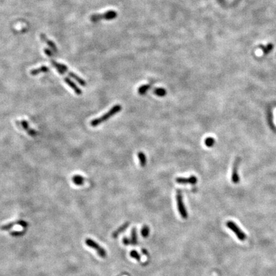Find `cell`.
<instances>
[{"mask_svg":"<svg viewBox=\"0 0 276 276\" xmlns=\"http://www.w3.org/2000/svg\"><path fill=\"white\" fill-rule=\"evenodd\" d=\"M121 110H122V106L119 104H116L113 107H112L111 108V110L109 111L106 112L104 115L100 116L99 118H95V119L92 120L90 122V125L93 127L102 124V123L107 121V120H109L111 117L117 114V113L119 112Z\"/></svg>","mask_w":276,"mask_h":276,"instance_id":"1","label":"cell"},{"mask_svg":"<svg viewBox=\"0 0 276 276\" xmlns=\"http://www.w3.org/2000/svg\"><path fill=\"white\" fill-rule=\"evenodd\" d=\"M50 58H51V63L53 65L54 67H58L60 68H61L64 72L67 73V74H68V76H70V77L73 78L74 80H75L79 84H80V85H81L82 86H85L86 85V82H85V80H82V79L80 77H79L77 75L75 74L74 73H73L72 72L69 70L68 68H67V67L66 65H63V64H62V63H59L55 62L52 58V57H50Z\"/></svg>","mask_w":276,"mask_h":276,"instance_id":"2","label":"cell"},{"mask_svg":"<svg viewBox=\"0 0 276 276\" xmlns=\"http://www.w3.org/2000/svg\"><path fill=\"white\" fill-rule=\"evenodd\" d=\"M176 205L178 210L182 218L187 219L188 217V214L186 210L185 206L184 200H183V196H182V191L179 189L176 190Z\"/></svg>","mask_w":276,"mask_h":276,"instance_id":"3","label":"cell"},{"mask_svg":"<svg viewBox=\"0 0 276 276\" xmlns=\"http://www.w3.org/2000/svg\"><path fill=\"white\" fill-rule=\"evenodd\" d=\"M85 244H86V245L87 246H88V247L92 248V249H93L95 250V251L98 253V254L99 255L100 257H101L102 258H106L107 253H106V250L104 249L102 247H101V246L99 244H98V243H97L95 241H94V240L91 239V238H88L85 239Z\"/></svg>","mask_w":276,"mask_h":276,"instance_id":"4","label":"cell"},{"mask_svg":"<svg viewBox=\"0 0 276 276\" xmlns=\"http://www.w3.org/2000/svg\"><path fill=\"white\" fill-rule=\"evenodd\" d=\"M226 226L231 230L236 235V237H237L240 241H245L247 238V236L240 229L238 226L235 224L234 222L229 220L226 223Z\"/></svg>","mask_w":276,"mask_h":276,"instance_id":"5","label":"cell"},{"mask_svg":"<svg viewBox=\"0 0 276 276\" xmlns=\"http://www.w3.org/2000/svg\"><path fill=\"white\" fill-rule=\"evenodd\" d=\"M56 70H58V73L62 75L63 76V80L64 81H65V82L67 84V85H68L69 87H70L74 91V92L76 93V94L78 95H80L82 94V91L81 90L80 88H79L77 87V86L76 85V84L70 78L68 77L67 76H65V72H64L61 68H60L59 67H55Z\"/></svg>","mask_w":276,"mask_h":276,"instance_id":"6","label":"cell"},{"mask_svg":"<svg viewBox=\"0 0 276 276\" xmlns=\"http://www.w3.org/2000/svg\"><path fill=\"white\" fill-rule=\"evenodd\" d=\"M116 17V13L115 11H109L103 14H94L90 17V20L92 22H97L105 19L107 20L114 19Z\"/></svg>","mask_w":276,"mask_h":276,"instance_id":"7","label":"cell"},{"mask_svg":"<svg viewBox=\"0 0 276 276\" xmlns=\"http://www.w3.org/2000/svg\"><path fill=\"white\" fill-rule=\"evenodd\" d=\"M176 182L180 184H192L194 185L197 183L198 180L195 176H190L187 178L183 177H178L176 178Z\"/></svg>","mask_w":276,"mask_h":276,"instance_id":"8","label":"cell"},{"mask_svg":"<svg viewBox=\"0 0 276 276\" xmlns=\"http://www.w3.org/2000/svg\"><path fill=\"white\" fill-rule=\"evenodd\" d=\"M17 124L19 125V127H22V129H23L24 130H26L27 132H28V134L29 135V136H35L37 135V132L36 131L32 129V128H30V127H29V124H28V123L26 120H22L20 122H18L17 121Z\"/></svg>","mask_w":276,"mask_h":276,"instance_id":"9","label":"cell"},{"mask_svg":"<svg viewBox=\"0 0 276 276\" xmlns=\"http://www.w3.org/2000/svg\"><path fill=\"white\" fill-rule=\"evenodd\" d=\"M40 37L41 38V40L44 42H45L47 45H48V46L50 47L52 50L55 52H58V49L55 45V44L52 41L50 40H49V39L47 38V37L45 35V34H40Z\"/></svg>","mask_w":276,"mask_h":276,"instance_id":"10","label":"cell"},{"mask_svg":"<svg viewBox=\"0 0 276 276\" xmlns=\"http://www.w3.org/2000/svg\"><path fill=\"white\" fill-rule=\"evenodd\" d=\"M130 224V223H129V222H127V223H124V224H122L120 227L118 228L116 230H115L114 232H113L112 233V238H117L118 235H119L120 233H122V232H124V231L129 227V226Z\"/></svg>","mask_w":276,"mask_h":276,"instance_id":"11","label":"cell"},{"mask_svg":"<svg viewBox=\"0 0 276 276\" xmlns=\"http://www.w3.org/2000/svg\"><path fill=\"white\" fill-rule=\"evenodd\" d=\"M49 71V68L46 66H42L38 68L33 69L30 71V74L32 76H36L40 73H46Z\"/></svg>","mask_w":276,"mask_h":276,"instance_id":"12","label":"cell"},{"mask_svg":"<svg viewBox=\"0 0 276 276\" xmlns=\"http://www.w3.org/2000/svg\"><path fill=\"white\" fill-rule=\"evenodd\" d=\"M85 178L81 175H74L72 177L73 183L77 186L82 185L85 183Z\"/></svg>","mask_w":276,"mask_h":276,"instance_id":"13","label":"cell"},{"mask_svg":"<svg viewBox=\"0 0 276 276\" xmlns=\"http://www.w3.org/2000/svg\"><path fill=\"white\" fill-rule=\"evenodd\" d=\"M16 225H18L17 220L15 221V222H11V223H9L8 224H4V225L2 226L1 227H0V229H1V230H2V231H8L9 230L12 229L14 227V226H16Z\"/></svg>","mask_w":276,"mask_h":276,"instance_id":"14","label":"cell"},{"mask_svg":"<svg viewBox=\"0 0 276 276\" xmlns=\"http://www.w3.org/2000/svg\"><path fill=\"white\" fill-rule=\"evenodd\" d=\"M137 157L139 158L140 164L142 167H144L146 164V157L143 152H140L137 154Z\"/></svg>","mask_w":276,"mask_h":276,"instance_id":"15","label":"cell"},{"mask_svg":"<svg viewBox=\"0 0 276 276\" xmlns=\"http://www.w3.org/2000/svg\"><path fill=\"white\" fill-rule=\"evenodd\" d=\"M131 244L134 245H136L137 243V231L136 228H133L131 231Z\"/></svg>","mask_w":276,"mask_h":276,"instance_id":"16","label":"cell"},{"mask_svg":"<svg viewBox=\"0 0 276 276\" xmlns=\"http://www.w3.org/2000/svg\"><path fill=\"white\" fill-rule=\"evenodd\" d=\"M141 235L143 238H147L150 234V228L147 225H144L141 231Z\"/></svg>","mask_w":276,"mask_h":276,"instance_id":"17","label":"cell"},{"mask_svg":"<svg viewBox=\"0 0 276 276\" xmlns=\"http://www.w3.org/2000/svg\"><path fill=\"white\" fill-rule=\"evenodd\" d=\"M154 93L155 94L159 97H164L166 95V91L164 88H155L154 91Z\"/></svg>","mask_w":276,"mask_h":276,"instance_id":"18","label":"cell"},{"mask_svg":"<svg viewBox=\"0 0 276 276\" xmlns=\"http://www.w3.org/2000/svg\"><path fill=\"white\" fill-rule=\"evenodd\" d=\"M215 140L212 137H208L205 140V144L207 147H212L215 144Z\"/></svg>","mask_w":276,"mask_h":276,"instance_id":"19","label":"cell"},{"mask_svg":"<svg viewBox=\"0 0 276 276\" xmlns=\"http://www.w3.org/2000/svg\"><path fill=\"white\" fill-rule=\"evenodd\" d=\"M150 85H142L139 88V89H138V92H139L140 95H144L146 93V92L150 89Z\"/></svg>","mask_w":276,"mask_h":276,"instance_id":"20","label":"cell"},{"mask_svg":"<svg viewBox=\"0 0 276 276\" xmlns=\"http://www.w3.org/2000/svg\"><path fill=\"white\" fill-rule=\"evenodd\" d=\"M130 256L131 258H134L135 260L138 261V262H139V261H140V260H141L140 254L138 253L136 250H131L130 253Z\"/></svg>","mask_w":276,"mask_h":276,"instance_id":"21","label":"cell"},{"mask_svg":"<svg viewBox=\"0 0 276 276\" xmlns=\"http://www.w3.org/2000/svg\"><path fill=\"white\" fill-rule=\"evenodd\" d=\"M17 222H18V225L21 226V227H22L24 228H26L28 226V222H26V220H24L21 219V220H18Z\"/></svg>","mask_w":276,"mask_h":276,"instance_id":"22","label":"cell"},{"mask_svg":"<svg viewBox=\"0 0 276 276\" xmlns=\"http://www.w3.org/2000/svg\"><path fill=\"white\" fill-rule=\"evenodd\" d=\"M24 233H25V231H13L10 233V235L12 236H16V237H17V236H22Z\"/></svg>","mask_w":276,"mask_h":276,"instance_id":"23","label":"cell"},{"mask_svg":"<svg viewBox=\"0 0 276 276\" xmlns=\"http://www.w3.org/2000/svg\"><path fill=\"white\" fill-rule=\"evenodd\" d=\"M122 242H123V244H124L125 245H129L131 243V240L127 237H124V238H123Z\"/></svg>","mask_w":276,"mask_h":276,"instance_id":"24","label":"cell"},{"mask_svg":"<svg viewBox=\"0 0 276 276\" xmlns=\"http://www.w3.org/2000/svg\"><path fill=\"white\" fill-rule=\"evenodd\" d=\"M44 52H45L46 54V55H47L49 58L52 56V54L51 51L50 50H49V49H47V48L44 49Z\"/></svg>","mask_w":276,"mask_h":276,"instance_id":"25","label":"cell"},{"mask_svg":"<svg viewBox=\"0 0 276 276\" xmlns=\"http://www.w3.org/2000/svg\"><path fill=\"white\" fill-rule=\"evenodd\" d=\"M274 123L276 126V107L274 110Z\"/></svg>","mask_w":276,"mask_h":276,"instance_id":"26","label":"cell"},{"mask_svg":"<svg viewBox=\"0 0 276 276\" xmlns=\"http://www.w3.org/2000/svg\"><path fill=\"white\" fill-rule=\"evenodd\" d=\"M256 55L257 56H262V54H263V51L261 50V49H258L257 51H256Z\"/></svg>","mask_w":276,"mask_h":276,"instance_id":"27","label":"cell"}]
</instances>
